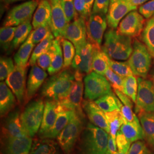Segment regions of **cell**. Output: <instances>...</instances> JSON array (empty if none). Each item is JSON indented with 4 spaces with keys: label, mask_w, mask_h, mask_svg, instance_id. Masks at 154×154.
<instances>
[{
    "label": "cell",
    "mask_w": 154,
    "mask_h": 154,
    "mask_svg": "<svg viewBox=\"0 0 154 154\" xmlns=\"http://www.w3.org/2000/svg\"><path fill=\"white\" fill-rule=\"evenodd\" d=\"M109 135L103 129L88 123L79 138V154H106Z\"/></svg>",
    "instance_id": "1"
},
{
    "label": "cell",
    "mask_w": 154,
    "mask_h": 154,
    "mask_svg": "<svg viewBox=\"0 0 154 154\" xmlns=\"http://www.w3.org/2000/svg\"><path fill=\"white\" fill-rule=\"evenodd\" d=\"M102 49L112 60H126L133 51L132 38L119 34L114 29L110 28L105 33V42Z\"/></svg>",
    "instance_id": "2"
},
{
    "label": "cell",
    "mask_w": 154,
    "mask_h": 154,
    "mask_svg": "<svg viewBox=\"0 0 154 154\" xmlns=\"http://www.w3.org/2000/svg\"><path fill=\"white\" fill-rule=\"evenodd\" d=\"M74 80V73L63 69L51 75L45 82L41 90V95L48 99L60 101L67 95Z\"/></svg>",
    "instance_id": "3"
},
{
    "label": "cell",
    "mask_w": 154,
    "mask_h": 154,
    "mask_svg": "<svg viewBox=\"0 0 154 154\" xmlns=\"http://www.w3.org/2000/svg\"><path fill=\"white\" fill-rule=\"evenodd\" d=\"M84 114L77 112L57 137V142L63 153L70 154L75 147L84 128Z\"/></svg>",
    "instance_id": "4"
},
{
    "label": "cell",
    "mask_w": 154,
    "mask_h": 154,
    "mask_svg": "<svg viewBox=\"0 0 154 154\" xmlns=\"http://www.w3.org/2000/svg\"><path fill=\"white\" fill-rule=\"evenodd\" d=\"M133 51L128 62L136 77L146 78L152 64V56L146 45L137 38L132 41Z\"/></svg>",
    "instance_id": "5"
},
{
    "label": "cell",
    "mask_w": 154,
    "mask_h": 154,
    "mask_svg": "<svg viewBox=\"0 0 154 154\" xmlns=\"http://www.w3.org/2000/svg\"><path fill=\"white\" fill-rule=\"evenodd\" d=\"M45 103L42 99L30 102L21 114L22 126L28 136L33 137L38 132L44 112Z\"/></svg>",
    "instance_id": "6"
},
{
    "label": "cell",
    "mask_w": 154,
    "mask_h": 154,
    "mask_svg": "<svg viewBox=\"0 0 154 154\" xmlns=\"http://www.w3.org/2000/svg\"><path fill=\"white\" fill-rule=\"evenodd\" d=\"M84 95L86 99L94 100L106 95L113 93L107 78L95 72L86 75L83 79Z\"/></svg>",
    "instance_id": "7"
},
{
    "label": "cell",
    "mask_w": 154,
    "mask_h": 154,
    "mask_svg": "<svg viewBox=\"0 0 154 154\" xmlns=\"http://www.w3.org/2000/svg\"><path fill=\"white\" fill-rule=\"evenodd\" d=\"M38 4V0H30L14 6L7 14L3 22L4 26H18L24 22L31 21Z\"/></svg>",
    "instance_id": "8"
},
{
    "label": "cell",
    "mask_w": 154,
    "mask_h": 154,
    "mask_svg": "<svg viewBox=\"0 0 154 154\" xmlns=\"http://www.w3.org/2000/svg\"><path fill=\"white\" fill-rule=\"evenodd\" d=\"M138 89L135 102L136 114L154 112V86L151 81L138 77Z\"/></svg>",
    "instance_id": "9"
},
{
    "label": "cell",
    "mask_w": 154,
    "mask_h": 154,
    "mask_svg": "<svg viewBox=\"0 0 154 154\" xmlns=\"http://www.w3.org/2000/svg\"><path fill=\"white\" fill-rule=\"evenodd\" d=\"M106 16L91 14L86 21L88 41L93 48L102 49V42L107 26Z\"/></svg>",
    "instance_id": "10"
},
{
    "label": "cell",
    "mask_w": 154,
    "mask_h": 154,
    "mask_svg": "<svg viewBox=\"0 0 154 154\" xmlns=\"http://www.w3.org/2000/svg\"><path fill=\"white\" fill-rule=\"evenodd\" d=\"M83 77L80 73L75 72V80L72 88L66 97L60 101L61 105L67 109L76 111L80 114H83L82 107L84 93Z\"/></svg>",
    "instance_id": "11"
},
{
    "label": "cell",
    "mask_w": 154,
    "mask_h": 154,
    "mask_svg": "<svg viewBox=\"0 0 154 154\" xmlns=\"http://www.w3.org/2000/svg\"><path fill=\"white\" fill-rule=\"evenodd\" d=\"M146 23L144 17L139 12L133 11L128 13L120 22L116 31L119 34L137 38L141 35Z\"/></svg>",
    "instance_id": "12"
},
{
    "label": "cell",
    "mask_w": 154,
    "mask_h": 154,
    "mask_svg": "<svg viewBox=\"0 0 154 154\" xmlns=\"http://www.w3.org/2000/svg\"><path fill=\"white\" fill-rule=\"evenodd\" d=\"M85 21L83 17H76L68 24L63 36L74 45L76 50L82 49L88 42Z\"/></svg>",
    "instance_id": "13"
},
{
    "label": "cell",
    "mask_w": 154,
    "mask_h": 154,
    "mask_svg": "<svg viewBox=\"0 0 154 154\" xmlns=\"http://www.w3.org/2000/svg\"><path fill=\"white\" fill-rule=\"evenodd\" d=\"M27 66L16 65L6 79L5 82L15 95L18 103H25L26 94V73Z\"/></svg>",
    "instance_id": "14"
},
{
    "label": "cell",
    "mask_w": 154,
    "mask_h": 154,
    "mask_svg": "<svg viewBox=\"0 0 154 154\" xmlns=\"http://www.w3.org/2000/svg\"><path fill=\"white\" fill-rule=\"evenodd\" d=\"M137 6L134 5L131 0H110L106 19L109 27L118 28L120 21L128 13L136 11Z\"/></svg>",
    "instance_id": "15"
},
{
    "label": "cell",
    "mask_w": 154,
    "mask_h": 154,
    "mask_svg": "<svg viewBox=\"0 0 154 154\" xmlns=\"http://www.w3.org/2000/svg\"><path fill=\"white\" fill-rule=\"evenodd\" d=\"M51 6V30L55 38L63 37L69 23L63 9L61 0H49Z\"/></svg>",
    "instance_id": "16"
},
{
    "label": "cell",
    "mask_w": 154,
    "mask_h": 154,
    "mask_svg": "<svg viewBox=\"0 0 154 154\" xmlns=\"http://www.w3.org/2000/svg\"><path fill=\"white\" fill-rule=\"evenodd\" d=\"M93 47L88 42L83 48L77 50L75 55L72 62V67L83 76H86L92 72Z\"/></svg>",
    "instance_id": "17"
},
{
    "label": "cell",
    "mask_w": 154,
    "mask_h": 154,
    "mask_svg": "<svg viewBox=\"0 0 154 154\" xmlns=\"http://www.w3.org/2000/svg\"><path fill=\"white\" fill-rule=\"evenodd\" d=\"M82 107L92 124L110 134V127L106 114L95 102L88 99L83 100Z\"/></svg>",
    "instance_id": "18"
},
{
    "label": "cell",
    "mask_w": 154,
    "mask_h": 154,
    "mask_svg": "<svg viewBox=\"0 0 154 154\" xmlns=\"http://www.w3.org/2000/svg\"><path fill=\"white\" fill-rule=\"evenodd\" d=\"M62 107L63 106L60 101L49 99L46 101L43 119L38 131L39 137L48 132L54 126L58 113Z\"/></svg>",
    "instance_id": "19"
},
{
    "label": "cell",
    "mask_w": 154,
    "mask_h": 154,
    "mask_svg": "<svg viewBox=\"0 0 154 154\" xmlns=\"http://www.w3.org/2000/svg\"><path fill=\"white\" fill-rule=\"evenodd\" d=\"M2 134L4 139L28 136L22 126L18 111L12 112L8 116L2 127Z\"/></svg>",
    "instance_id": "20"
},
{
    "label": "cell",
    "mask_w": 154,
    "mask_h": 154,
    "mask_svg": "<svg viewBox=\"0 0 154 154\" xmlns=\"http://www.w3.org/2000/svg\"><path fill=\"white\" fill-rule=\"evenodd\" d=\"M47 77L46 72L39 67L37 63L32 66L28 77L25 103H26L34 96Z\"/></svg>",
    "instance_id": "21"
},
{
    "label": "cell",
    "mask_w": 154,
    "mask_h": 154,
    "mask_svg": "<svg viewBox=\"0 0 154 154\" xmlns=\"http://www.w3.org/2000/svg\"><path fill=\"white\" fill-rule=\"evenodd\" d=\"M32 144L29 136L4 139V154H30Z\"/></svg>",
    "instance_id": "22"
},
{
    "label": "cell",
    "mask_w": 154,
    "mask_h": 154,
    "mask_svg": "<svg viewBox=\"0 0 154 154\" xmlns=\"http://www.w3.org/2000/svg\"><path fill=\"white\" fill-rule=\"evenodd\" d=\"M77 112L74 110L67 109L63 106L62 109L58 113L54 126L48 132L39 138L48 139L57 138L63 128L67 126L74 116L76 114Z\"/></svg>",
    "instance_id": "23"
},
{
    "label": "cell",
    "mask_w": 154,
    "mask_h": 154,
    "mask_svg": "<svg viewBox=\"0 0 154 154\" xmlns=\"http://www.w3.org/2000/svg\"><path fill=\"white\" fill-rule=\"evenodd\" d=\"M58 142L48 138H35L30 154H63Z\"/></svg>",
    "instance_id": "24"
},
{
    "label": "cell",
    "mask_w": 154,
    "mask_h": 154,
    "mask_svg": "<svg viewBox=\"0 0 154 154\" xmlns=\"http://www.w3.org/2000/svg\"><path fill=\"white\" fill-rule=\"evenodd\" d=\"M16 96L6 82L0 83V113L1 117L8 116L16 105Z\"/></svg>",
    "instance_id": "25"
},
{
    "label": "cell",
    "mask_w": 154,
    "mask_h": 154,
    "mask_svg": "<svg viewBox=\"0 0 154 154\" xmlns=\"http://www.w3.org/2000/svg\"><path fill=\"white\" fill-rule=\"evenodd\" d=\"M51 24V6L49 0H41L33 16L34 29L45 25Z\"/></svg>",
    "instance_id": "26"
},
{
    "label": "cell",
    "mask_w": 154,
    "mask_h": 154,
    "mask_svg": "<svg viewBox=\"0 0 154 154\" xmlns=\"http://www.w3.org/2000/svg\"><path fill=\"white\" fill-rule=\"evenodd\" d=\"M138 117L143 128L144 139L154 150V112H141Z\"/></svg>",
    "instance_id": "27"
},
{
    "label": "cell",
    "mask_w": 154,
    "mask_h": 154,
    "mask_svg": "<svg viewBox=\"0 0 154 154\" xmlns=\"http://www.w3.org/2000/svg\"><path fill=\"white\" fill-rule=\"evenodd\" d=\"M120 130L131 143L144 139L143 128L138 116L131 122H125Z\"/></svg>",
    "instance_id": "28"
},
{
    "label": "cell",
    "mask_w": 154,
    "mask_h": 154,
    "mask_svg": "<svg viewBox=\"0 0 154 154\" xmlns=\"http://www.w3.org/2000/svg\"><path fill=\"white\" fill-rule=\"evenodd\" d=\"M110 58L102 49L93 48L92 69L94 72L105 76L110 68Z\"/></svg>",
    "instance_id": "29"
},
{
    "label": "cell",
    "mask_w": 154,
    "mask_h": 154,
    "mask_svg": "<svg viewBox=\"0 0 154 154\" xmlns=\"http://www.w3.org/2000/svg\"><path fill=\"white\" fill-rule=\"evenodd\" d=\"M32 35L30 34L28 38L23 42L14 56V62L16 65L20 66H27L28 61L30 54L34 48Z\"/></svg>",
    "instance_id": "30"
},
{
    "label": "cell",
    "mask_w": 154,
    "mask_h": 154,
    "mask_svg": "<svg viewBox=\"0 0 154 154\" xmlns=\"http://www.w3.org/2000/svg\"><path fill=\"white\" fill-rule=\"evenodd\" d=\"M140 39L147 47L152 57L154 58V16L146 23L140 35Z\"/></svg>",
    "instance_id": "31"
},
{
    "label": "cell",
    "mask_w": 154,
    "mask_h": 154,
    "mask_svg": "<svg viewBox=\"0 0 154 154\" xmlns=\"http://www.w3.org/2000/svg\"><path fill=\"white\" fill-rule=\"evenodd\" d=\"M53 45L54 48V55L49 69H48L50 75H53L61 72L63 67V55L61 49V42L58 38L54 39Z\"/></svg>",
    "instance_id": "32"
},
{
    "label": "cell",
    "mask_w": 154,
    "mask_h": 154,
    "mask_svg": "<svg viewBox=\"0 0 154 154\" xmlns=\"http://www.w3.org/2000/svg\"><path fill=\"white\" fill-rule=\"evenodd\" d=\"M32 26L30 21H28L17 26L11 50L16 49L17 48L25 42L32 32Z\"/></svg>",
    "instance_id": "33"
},
{
    "label": "cell",
    "mask_w": 154,
    "mask_h": 154,
    "mask_svg": "<svg viewBox=\"0 0 154 154\" xmlns=\"http://www.w3.org/2000/svg\"><path fill=\"white\" fill-rule=\"evenodd\" d=\"M106 116L110 127V135L116 139L117 132L120 130L122 125L126 122L121 112L119 110H116L106 112Z\"/></svg>",
    "instance_id": "34"
},
{
    "label": "cell",
    "mask_w": 154,
    "mask_h": 154,
    "mask_svg": "<svg viewBox=\"0 0 154 154\" xmlns=\"http://www.w3.org/2000/svg\"><path fill=\"white\" fill-rule=\"evenodd\" d=\"M119 98L114 93L106 94L94 102L104 112H109L114 110H119L118 106Z\"/></svg>",
    "instance_id": "35"
},
{
    "label": "cell",
    "mask_w": 154,
    "mask_h": 154,
    "mask_svg": "<svg viewBox=\"0 0 154 154\" xmlns=\"http://www.w3.org/2000/svg\"><path fill=\"white\" fill-rule=\"evenodd\" d=\"M54 35L53 33H51L49 36L46 38L39 42L35 49L33 50L32 54L31 55L30 61L29 62V65L33 66L36 64L37 61L39 57L45 53L49 49L50 47L53 44L54 41Z\"/></svg>",
    "instance_id": "36"
},
{
    "label": "cell",
    "mask_w": 154,
    "mask_h": 154,
    "mask_svg": "<svg viewBox=\"0 0 154 154\" xmlns=\"http://www.w3.org/2000/svg\"><path fill=\"white\" fill-rule=\"evenodd\" d=\"M62 46L63 55V69H68L75 55L76 50L72 42L63 37H58Z\"/></svg>",
    "instance_id": "37"
},
{
    "label": "cell",
    "mask_w": 154,
    "mask_h": 154,
    "mask_svg": "<svg viewBox=\"0 0 154 154\" xmlns=\"http://www.w3.org/2000/svg\"><path fill=\"white\" fill-rule=\"evenodd\" d=\"M17 26H3L0 30V41L1 48L4 51L11 49L12 42L14 37Z\"/></svg>",
    "instance_id": "38"
},
{
    "label": "cell",
    "mask_w": 154,
    "mask_h": 154,
    "mask_svg": "<svg viewBox=\"0 0 154 154\" xmlns=\"http://www.w3.org/2000/svg\"><path fill=\"white\" fill-rule=\"evenodd\" d=\"M138 78L136 76L130 75L124 78L123 93L130 97L135 103L138 93Z\"/></svg>",
    "instance_id": "39"
},
{
    "label": "cell",
    "mask_w": 154,
    "mask_h": 154,
    "mask_svg": "<svg viewBox=\"0 0 154 154\" xmlns=\"http://www.w3.org/2000/svg\"><path fill=\"white\" fill-rule=\"evenodd\" d=\"M110 67L119 76L123 78L134 75L128 62H121L110 60Z\"/></svg>",
    "instance_id": "40"
},
{
    "label": "cell",
    "mask_w": 154,
    "mask_h": 154,
    "mask_svg": "<svg viewBox=\"0 0 154 154\" xmlns=\"http://www.w3.org/2000/svg\"><path fill=\"white\" fill-rule=\"evenodd\" d=\"M52 33L51 26L50 25H45L41 26L32 31L30 34L34 44H38L46 38Z\"/></svg>",
    "instance_id": "41"
},
{
    "label": "cell",
    "mask_w": 154,
    "mask_h": 154,
    "mask_svg": "<svg viewBox=\"0 0 154 154\" xmlns=\"http://www.w3.org/2000/svg\"><path fill=\"white\" fill-rule=\"evenodd\" d=\"M105 77L110 82L113 90H118L123 93L124 78L116 74L111 68L105 72Z\"/></svg>",
    "instance_id": "42"
},
{
    "label": "cell",
    "mask_w": 154,
    "mask_h": 154,
    "mask_svg": "<svg viewBox=\"0 0 154 154\" xmlns=\"http://www.w3.org/2000/svg\"><path fill=\"white\" fill-rule=\"evenodd\" d=\"M13 60L9 57H1L0 61V79L4 81L14 69Z\"/></svg>",
    "instance_id": "43"
},
{
    "label": "cell",
    "mask_w": 154,
    "mask_h": 154,
    "mask_svg": "<svg viewBox=\"0 0 154 154\" xmlns=\"http://www.w3.org/2000/svg\"><path fill=\"white\" fill-rule=\"evenodd\" d=\"M54 55V48L52 44L49 49L41 55L37 61V65L43 70L49 69Z\"/></svg>",
    "instance_id": "44"
},
{
    "label": "cell",
    "mask_w": 154,
    "mask_h": 154,
    "mask_svg": "<svg viewBox=\"0 0 154 154\" xmlns=\"http://www.w3.org/2000/svg\"><path fill=\"white\" fill-rule=\"evenodd\" d=\"M127 154H154L149 149L148 144L142 140L132 143Z\"/></svg>",
    "instance_id": "45"
},
{
    "label": "cell",
    "mask_w": 154,
    "mask_h": 154,
    "mask_svg": "<svg viewBox=\"0 0 154 154\" xmlns=\"http://www.w3.org/2000/svg\"><path fill=\"white\" fill-rule=\"evenodd\" d=\"M63 9L69 23L72 21L78 15L74 6V0H61Z\"/></svg>",
    "instance_id": "46"
},
{
    "label": "cell",
    "mask_w": 154,
    "mask_h": 154,
    "mask_svg": "<svg viewBox=\"0 0 154 154\" xmlns=\"http://www.w3.org/2000/svg\"><path fill=\"white\" fill-rule=\"evenodd\" d=\"M116 140L118 151L127 154L131 143L127 139L120 130L116 134Z\"/></svg>",
    "instance_id": "47"
},
{
    "label": "cell",
    "mask_w": 154,
    "mask_h": 154,
    "mask_svg": "<svg viewBox=\"0 0 154 154\" xmlns=\"http://www.w3.org/2000/svg\"><path fill=\"white\" fill-rule=\"evenodd\" d=\"M110 0H95L91 14L106 16L109 11Z\"/></svg>",
    "instance_id": "48"
},
{
    "label": "cell",
    "mask_w": 154,
    "mask_h": 154,
    "mask_svg": "<svg viewBox=\"0 0 154 154\" xmlns=\"http://www.w3.org/2000/svg\"><path fill=\"white\" fill-rule=\"evenodd\" d=\"M139 12L146 19H149L154 16V0L149 1L140 6Z\"/></svg>",
    "instance_id": "49"
},
{
    "label": "cell",
    "mask_w": 154,
    "mask_h": 154,
    "mask_svg": "<svg viewBox=\"0 0 154 154\" xmlns=\"http://www.w3.org/2000/svg\"><path fill=\"white\" fill-rule=\"evenodd\" d=\"M118 106L126 122H131L136 119L137 116H136L135 113H134L131 107L126 105H123L120 100L118 101Z\"/></svg>",
    "instance_id": "50"
},
{
    "label": "cell",
    "mask_w": 154,
    "mask_h": 154,
    "mask_svg": "<svg viewBox=\"0 0 154 154\" xmlns=\"http://www.w3.org/2000/svg\"><path fill=\"white\" fill-rule=\"evenodd\" d=\"M74 6L79 16L83 17L86 20L88 19L89 16L86 9L85 0H74Z\"/></svg>",
    "instance_id": "51"
},
{
    "label": "cell",
    "mask_w": 154,
    "mask_h": 154,
    "mask_svg": "<svg viewBox=\"0 0 154 154\" xmlns=\"http://www.w3.org/2000/svg\"><path fill=\"white\" fill-rule=\"evenodd\" d=\"M114 91L123 105L128 106L131 108L133 107V101L130 97L118 90H114Z\"/></svg>",
    "instance_id": "52"
},
{
    "label": "cell",
    "mask_w": 154,
    "mask_h": 154,
    "mask_svg": "<svg viewBox=\"0 0 154 154\" xmlns=\"http://www.w3.org/2000/svg\"><path fill=\"white\" fill-rule=\"evenodd\" d=\"M116 146H117L116 139L112 138L109 134L106 154H116L118 152V149L116 148Z\"/></svg>",
    "instance_id": "53"
},
{
    "label": "cell",
    "mask_w": 154,
    "mask_h": 154,
    "mask_svg": "<svg viewBox=\"0 0 154 154\" xmlns=\"http://www.w3.org/2000/svg\"><path fill=\"white\" fill-rule=\"evenodd\" d=\"M85 1H86L87 11H88V16H90L91 14L94 2L95 0H85Z\"/></svg>",
    "instance_id": "54"
},
{
    "label": "cell",
    "mask_w": 154,
    "mask_h": 154,
    "mask_svg": "<svg viewBox=\"0 0 154 154\" xmlns=\"http://www.w3.org/2000/svg\"><path fill=\"white\" fill-rule=\"evenodd\" d=\"M131 1L134 5L138 7V6L141 5L142 4H143L144 2H147L149 0H131Z\"/></svg>",
    "instance_id": "55"
},
{
    "label": "cell",
    "mask_w": 154,
    "mask_h": 154,
    "mask_svg": "<svg viewBox=\"0 0 154 154\" xmlns=\"http://www.w3.org/2000/svg\"><path fill=\"white\" fill-rule=\"evenodd\" d=\"M147 77H149V80L151 81L154 86V67L149 71Z\"/></svg>",
    "instance_id": "56"
},
{
    "label": "cell",
    "mask_w": 154,
    "mask_h": 154,
    "mask_svg": "<svg viewBox=\"0 0 154 154\" xmlns=\"http://www.w3.org/2000/svg\"><path fill=\"white\" fill-rule=\"evenodd\" d=\"M5 1V2L6 4H11L17 1H25V0H4Z\"/></svg>",
    "instance_id": "57"
},
{
    "label": "cell",
    "mask_w": 154,
    "mask_h": 154,
    "mask_svg": "<svg viewBox=\"0 0 154 154\" xmlns=\"http://www.w3.org/2000/svg\"><path fill=\"white\" fill-rule=\"evenodd\" d=\"M127 154L126 153H124V152H119V151H118L116 154Z\"/></svg>",
    "instance_id": "58"
}]
</instances>
